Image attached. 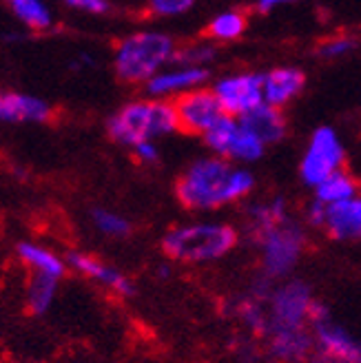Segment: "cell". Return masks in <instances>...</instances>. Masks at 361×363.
Segmentation results:
<instances>
[{"instance_id": "18", "label": "cell", "mask_w": 361, "mask_h": 363, "mask_svg": "<svg viewBox=\"0 0 361 363\" xmlns=\"http://www.w3.org/2000/svg\"><path fill=\"white\" fill-rule=\"evenodd\" d=\"M315 335L309 328L279 330L268 335V348L282 363H306L313 357Z\"/></svg>"}, {"instance_id": "25", "label": "cell", "mask_w": 361, "mask_h": 363, "mask_svg": "<svg viewBox=\"0 0 361 363\" xmlns=\"http://www.w3.org/2000/svg\"><path fill=\"white\" fill-rule=\"evenodd\" d=\"M215 58H218V45L204 35L200 40H191V43L179 45L175 62L193 65V67H209Z\"/></svg>"}, {"instance_id": "30", "label": "cell", "mask_w": 361, "mask_h": 363, "mask_svg": "<svg viewBox=\"0 0 361 363\" xmlns=\"http://www.w3.org/2000/svg\"><path fill=\"white\" fill-rule=\"evenodd\" d=\"M65 5L74 7L78 11L91 13V16H104L111 11V0H62Z\"/></svg>"}, {"instance_id": "7", "label": "cell", "mask_w": 361, "mask_h": 363, "mask_svg": "<svg viewBox=\"0 0 361 363\" xmlns=\"http://www.w3.org/2000/svg\"><path fill=\"white\" fill-rule=\"evenodd\" d=\"M202 144L209 153L231 160L242 167H250L260 162L268 149L240 118L231 116H224L206 135H202Z\"/></svg>"}, {"instance_id": "1", "label": "cell", "mask_w": 361, "mask_h": 363, "mask_svg": "<svg viewBox=\"0 0 361 363\" xmlns=\"http://www.w3.org/2000/svg\"><path fill=\"white\" fill-rule=\"evenodd\" d=\"M255 173L220 155H200L175 179V197L187 211L211 213L238 204L255 191Z\"/></svg>"}, {"instance_id": "20", "label": "cell", "mask_w": 361, "mask_h": 363, "mask_svg": "<svg viewBox=\"0 0 361 363\" xmlns=\"http://www.w3.org/2000/svg\"><path fill=\"white\" fill-rule=\"evenodd\" d=\"M313 193H315L317 202L333 206V204L346 202L350 197L361 195V184L350 171L341 169V171H335L333 175H328L323 182H319V184L313 189Z\"/></svg>"}, {"instance_id": "24", "label": "cell", "mask_w": 361, "mask_h": 363, "mask_svg": "<svg viewBox=\"0 0 361 363\" xmlns=\"http://www.w3.org/2000/svg\"><path fill=\"white\" fill-rule=\"evenodd\" d=\"M60 279L51 277V275H45V272H35L33 270V277L29 281V293H27V299H29V308L33 315H43L47 313V308L51 306L53 301V295H56V286H58Z\"/></svg>"}, {"instance_id": "28", "label": "cell", "mask_w": 361, "mask_h": 363, "mask_svg": "<svg viewBox=\"0 0 361 363\" xmlns=\"http://www.w3.org/2000/svg\"><path fill=\"white\" fill-rule=\"evenodd\" d=\"M197 5V0H147V11L153 18H179L187 16L193 7Z\"/></svg>"}, {"instance_id": "32", "label": "cell", "mask_w": 361, "mask_h": 363, "mask_svg": "<svg viewBox=\"0 0 361 363\" xmlns=\"http://www.w3.org/2000/svg\"><path fill=\"white\" fill-rule=\"evenodd\" d=\"M291 3H295V0H257L255 7L260 13H270V11H275L284 5H291Z\"/></svg>"}, {"instance_id": "9", "label": "cell", "mask_w": 361, "mask_h": 363, "mask_svg": "<svg viewBox=\"0 0 361 363\" xmlns=\"http://www.w3.org/2000/svg\"><path fill=\"white\" fill-rule=\"evenodd\" d=\"M211 89L218 96L224 113L231 118H244L264 102L262 74L257 71H228L215 78Z\"/></svg>"}, {"instance_id": "12", "label": "cell", "mask_w": 361, "mask_h": 363, "mask_svg": "<svg viewBox=\"0 0 361 363\" xmlns=\"http://www.w3.org/2000/svg\"><path fill=\"white\" fill-rule=\"evenodd\" d=\"M264 86V102L273 104L277 108H286L293 104L306 89V74L304 69L295 65H282L273 67L262 74Z\"/></svg>"}, {"instance_id": "27", "label": "cell", "mask_w": 361, "mask_h": 363, "mask_svg": "<svg viewBox=\"0 0 361 363\" xmlns=\"http://www.w3.org/2000/svg\"><path fill=\"white\" fill-rule=\"evenodd\" d=\"M359 49V43L352 35H331V38L321 40L317 47V56L321 60H341L350 56Z\"/></svg>"}, {"instance_id": "11", "label": "cell", "mask_w": 361, "mask_h": 363, "mask_svg": "<svg viewBox=\"0 0 361 363\" xmlns=\"http://www.w3.org/2000/svg\"><path fill=\"white\" fill-rule=\"evenodd\" d=\"M209 82H211V69L209 67H193V65L173 62L167 69H162L160 74H155L147 84L142 86V91H144V96H149V98L173 102L193 89L206 86Z\"/></svg>"}, {"instance_id": "15", "label": "cell", "mask_w": 361, "mask_h": 363, "mask_svg": "<svg viewBox=\"0 0 361 363\" xmlns=\"http://www.w3.org/2000/svg\"><path fill=\"white\" fill-rule=\"evenodd\" d=\"M321 230H326L337 242L361 240V195L326 206V222Z\"/></svg>"}, {"instance_id": "2", "label": "cell", "mask_w": 361, "mask_h": 363, "mask_svg": "<svg viewBox=\"0 0 361 363\" xmlns=\"http://www.w3.org/2000/svg\"><path fill=\"white\" fill-rule=\"evenodd\" d=\"M179 43L162 29H138L122 35L113 47V74L120 82L144 86L155 74L175 62Z\"/></svg>"}, {"instance_id": "4", "label": "cell", "mask_w": 361, "mask_h": 363, "mask_svg": "<svg viewBox=\"0 0 361 363\" xmlns=\"http://www.w3.org/2000/svg\"><path fill=\"white\" fill-rule=\"evenodd\" d=\"M238 228L226 222L200 220L173 226L162 238L165 255L179 264H211L238 246Z\"/></svg>"}, {"instance_id": "21", "label": "cell", "mask_w": 361, "mask_h": 363, "mask_svg": "<svg viewBox=\"0 0 361 363\" xmlns=\"http://www.w3.org/2000/svg\"><path fill=\"white\" fill-rule=\"evenodd\" d=\"M248 29V16L242 9H224L220 13H215L206 29L204 35L215 45H224V43H235Z\"/></svg>"}, {"instance_id": "31", "label": "cell", "mask_w": 361, "mask_h": 363, "mask_svg": "<svg viewBox=\"0 0 361 363\" xmlns=\"http://www.w3.org/2000/svg\"><path fill=\"white\" fill-rule=\"evenodd\" d=\"M323 222H326V204L313 197V202L306 206V224H311L313 228H323Z\"/></svg>"}, {"instance_id": "3", "label": "cell", "mask_w": 361, "mask_h": 363, "mask_svg": "<svg viewBox=\"0 0 361 363\" xmlns=\"http://www.w3.org/2000/svg\"><path fill=\"white\" fill-rule=\"evenodd\" d=\"M173 133H179V122L171 100L142 96L124 102L106 120V135L129 151L140 142H157L160 138H169Z\"/></svg>"}, {"instance_id": "29", "label": "cell", "mask_w": 361, "mask_h": 363, "mask_svg": "<svg viewBox=\"0 0 361 363\" xmlns=\"http://www.w3.org/2000/svg\"><path fill=\"white\" fill-rule=\"evenodd\" d=\"M133 157L140 162V164L144 167H153L160 162L162 153H160V147H157V142L155 140H147V142H140L135 144V147L131 149Z\"/></svg>"}, {"instance_id": "8", "label": "cell", "mask_w": 361, "mask_h": 363, "mask_svg": "<svg viewBox=\"0 0 361 363\" xmlns=\"http://www.w3.org/2000/svg\"><path fill=\"white\" fill-rule=\"evenodd\" d=\"M313 293L311 286L301 279H291L277 288L270 290L266 308H268V330L279 333V330H299L311 323L313 317Z\"/></svg>"}, {"instance_id": "5", "label": "cell", "mask_w": 361, "mask_h": 363, "mask_svg": "<svg viewBox=\"0 0 361 363\" xmlns=\"http://www.w3.org/2000/svg\"><path fill=\"white\" fill-rule=\"evenodd\" d=\"M255 244L260 248L262 277L275 281V279H284L295 270L309 240H306L304 226L288 217L286 222L255 238Z\"/></svg>"}, {"instance_id": "16", "label": "cell", "mask_w": 361, "mask_h": 363, "mask_svg": "<svg viewBox=\"0 0 361 363\" xmlns=\"http://www.w3.org/2000/svg\"><path fill=\"white\" fill-rule=\"evenodd\" d=\"M67 259H69V266L74 270H78L80 275L106 286L109 290H113V293H118L122 297H131L135 293L133 284L113 266H106V264H102L100 259H96L91 255H84V252H69Z\"/></svg>"}, {"instance_id": "10", "label": "cell", "mask_w": 361, "mask_h": 363, "mask_svg": "<svg viewBox=\"0 0 361 363\" xmlns=\"http://www.w3.org/2000/svg\"><path fill=\"white\" fill-rule=\"evenodd\" d=\"M173 104L179 122V133H187L193 138L206 135L226 116L211 84L189 91V94L173 100Z\"/></svg>"}, {"instance_id": "22", "label": "cell", "mask_w": 361, "mask_h": 363, "mask_svg": "<svg viewBox=\"0 0 361 363\" xmlns=\"http://www.w3.org/2000/svg\"><path fill=\"white\" fill-rule=\"evenodd\" d=\"M13 16L31 31H49L53 27V11L45 0H7Z\"/></svg>"}, {"instance_id": "26", "label": "cell", "mask_w": 361, "mask_h": 363, "mask_svg": "<svg viewBox=\"0 0 361 363\" xmlns=\"http://www.w3.org/2000/svg\"><path fill=\"white\" fill-rule=\"evenodd\" d=\"M91 222L102 235H106V238H126V235L131 233L129 220L109 208H94Z\"/></svg>"}, {"instance_id": "19", "label": "cell", "mask_w": 361, "mask_h": 363, "mask_svg": "<svg viewBox=\"0 0 361 363\" xmlns=\"http://www.w3.org/2000/svg\"><path fill=\"white\" fill-rule=\"evenodd\" d=\"M288 217L291 215H288L286 199L275 195V197H268V199H260V202H252L246 208V226H248L250 238L255 240L262 233L286 222Z\"/></svg>"}, {"instance_id": "23", "label": "cell", "mask_w": 361, "mask_h": 363, "mask_svg": "<svg viewBox=\"0 0 361 363\" xmlns=\"http://www.w3.org/2000/svg\"><path fill=\"white\" fill-rule=\"evenodd\" d=\"M18 255H21V259L31 266L35 272H45V275H51L60 279L65 275V262L53 255L51 250L38 246V244H29V242H23L21 246H18Z\"/></svg>"}, {"instance_id": "13", "label": "cell", "mask_w": 361, "mask_h": 363, "mask_svg": "<svg viewBox=\"0 0 361 363\" xmlns=\"http://www.w3.org/2000/svg\"><path fill=\"white\" fill-rule=\"evenodd\" d=\"M311 325L319 352L341 363H361V343L341 328L339 323H335L328 315L313 321Z\"/></svg>"}, {"instance_id": "17", "label": "cell", "mask_w": 361, "mask_h": 363, "mask_svg": "<svg viewBox=\"0 0 361 363\" xmlns=\"http://www.w3.org/2000/svg\"><path fill=\"white\" fill-rule=\"evenodd\" d=\"M240 120L266 144V147H275V144L284 142L288 135V120H286L284 108H277L273 104L262 102L257 108H252L250 113H246Z\"/></svg>"}, {"instance_id": "6", "label": "cell", "mask_w": 361, "mask_h": 363, "mask_svg": "<svg viewBox=\"0 0 361 363\" xmlns=\"http://www.w3.org/2000/svg\"><path fill=\"white\" fill-rule=\"evenodd\" d=\"M346 169V147L341 135L328 124H321L309 135L301 160L299 177L309 189H315L335 171Z\"/></svg>"}, {"instance_id": "14", "label": "cell", "mask_w": 361, "mask_h": 363, "mask_svg": "<svg viewBox=\"0 0 361 363\" xmlns=\"http://www.w3.org/2000/svg\"><path fill=\"white\" fill-rule=\"evenodd\" d=\"M53 116V106L29 94H18V91H0V122L5 124H43Z\"/></svg>"}]
</instances>
